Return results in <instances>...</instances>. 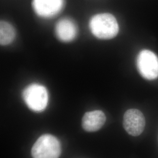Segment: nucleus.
Returning a JSON list of instances; mask_svg holds the SVG:
<instances>
[{"instance_id": "1", "label": "nucleus", "mask_w": 158, "mask_h": 158, "mask_svg": "<svg viewBox=\"0 0 158 158\" xmlns=\"http://www.w3.org/2000/svg\"><path fill=\"white\" fill-rule=\"evenodd\" d=\"M91 32L100 40H110L119 32L118 23L115 17L109 13L98 14L91 18L89 23Z\"/></svg>"}, {"instance_id": "3", "label": "nucleus", "mask_w": 158, "mask_h": 158, "mask_svg": "<svg viewBox=\"0 0 158 158\" xmlns=\"http://www.w3.org/2000/svg\"><path fill=\"white\" fill-rule=\"evenodd\" d=\"M23 98L29 108L35 112L45 110L49 99L45 87L38 83L28 85L23 91Z\"/></svg>"}, {"instance_id": "2", "label": "nucleus", "mask_w": 158, "mask_h": 158, "mask_svg": "<svg viewBox=\"0 0 158 158\" xmlns=\"http://www.w3.org/2000/svg\"><path fill=\"white\" fill-rule=\"evenodd\" d=\"M61 153L59 141L51 134L40 136L31 149L33 158H59Z\"/></svg>"}, {"instance_id": "4", "label": "nucleus", "mask_w": 158, "mask_h": 158, "mask_svg": "<svg viewBox=\"0 0 158 158\" xmlns=\"http://www.w3.org/2000/svg\"><path fill=\"white\" fill-rule=\"evenodd\" d=\"M137 68L142 76L147 80L158 77V57L149 50H143L137 57Z\"/></svg>"}, {"instance_id": "6", "label": "nucleus", "mask_w": 158, "mask_h": 158, "mask_svg": "<svg viewBox=\"0 0 158 158\" xmlns=\"http://www.w3.org/2000/svg\"><path fill=\"white\" fill-rule=\"evenodd\" d=\"M64 0H33L32 6L39 17L50 18L55 17L64 7Z\"/></svg>"}, {"instance_id": "9", "label": "nucleus", "mask_w": 158, "mask_h": 158, "mask_svg": "<svg viewBox=\"0 0 158 158\" xmlns=\"http://www.w3.org/2000/svg\"><path fill=\"white\" fill-rule=\"evenodd\" d=\"M15 30L11 24L5 21L0 23V44L2 46L8 45L15 38Z\"/></svg>"}, {"instance_id": "8", "label": "nucleus", "mask_w": 158, "mask_h": 158, "mask_svg": "<svg viewBox=\"0 0 158 158\" xmlns=\"http://www.w3.org/2000/svg\"><path fill=\"white\" fill-rule=\"evenodd\" d=\"M106 121L105 114L100 110L87 112L82 119V127L87 132H95L101 129Z\"/></svg>"}, {"instance_id": "7", "label": "nucleus", "mask_w": 158, "mask_h": 158, "mask_svg": "<svg viewBox=\"0 0 158 158\" xmlns=\"http://www.w3.org/2000/svg\"><path fill=\"white\" fill-rule=\"evenodd\" d=\"M57 38L64 42L72 41L77 34V28L73 20L69 18H63L59 21L55 27Z\"/></svg>"}, {"instance_id": "5", "label": "nucleus", "mask_w": 158, "mask_h": 158, "mask_svg": "<svg viewBox=\"0 0 158 158\" xmlns=\"http://www.w3.org/2000/svg\"><path fill=\"white\" fill-rule=\"evenodd\" d=\"M123 126L131 135H140L145 127V117L141 111L137 109L128 110L124 115Z\"/></svg>"}]
</instances>
